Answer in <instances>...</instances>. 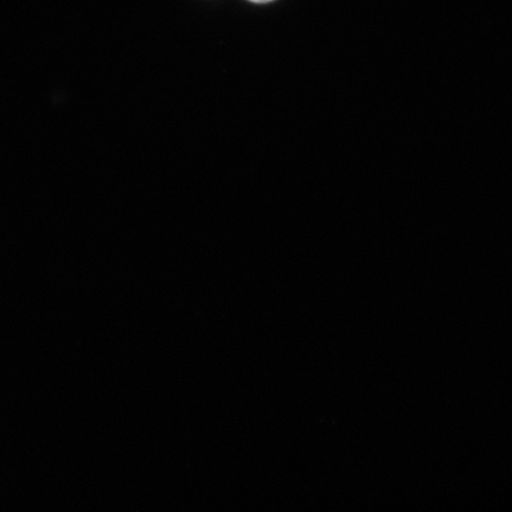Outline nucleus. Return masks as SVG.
<instances>
[{"mask_svg":"<svg viewBox=\"0 0 512 512\" xmlns=\"http://www.w3.org/2000/svg\"><path fill=\"white\" fill-rule=\"evenodd\" d=\"M251 2H254V3H267V2H272V0H251Z\"/></svg>","mask_w":512,"mask_h":512,"instance_id":"nucleus-1","label":"nucleus"}]
</instances>
